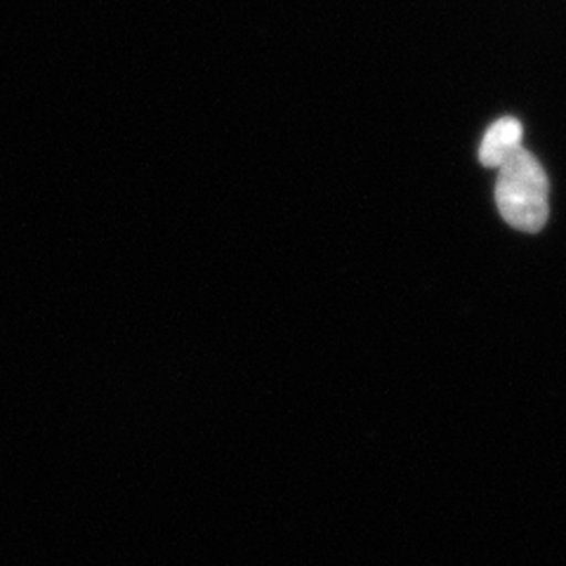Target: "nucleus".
Returning a JSON list of instances; mask_svg holds the SVG:
<instances>
[{
    "instance_id": "f257e3e1",
    "label": "nucleus",
    "mask_w": 566,
    "mask_h": 566,
    "mask_svg": "<svg viewBox=\"0 0 566 566\" xmlns=\"http://www.w3.org/2000/svg\"><path fill=\"white\" fill-rule=\"evenodd\" d=\"M495 203L503 220L520 232H541L551 216L547 208V177L536 156L517 147L499 166Z\"/></svg>"
},
{
    "instance_id": "f03ea898",
    "label": "nucleus",
    "mask_w": 566,
    "mask_h": 566,
    "mask_svg": "<svg viewBox=\"0 0 566 566\" xmlns=\"http://www.w3.org/2000/svg\"><path fill=\"white\" fill-rule=\"evenodd\" d=\"M520 142H522V123L512 116L499 118L482 139V147H480L482 166L499 168L512 151L522 147Z\"/></svg>"
}]
</instances>
